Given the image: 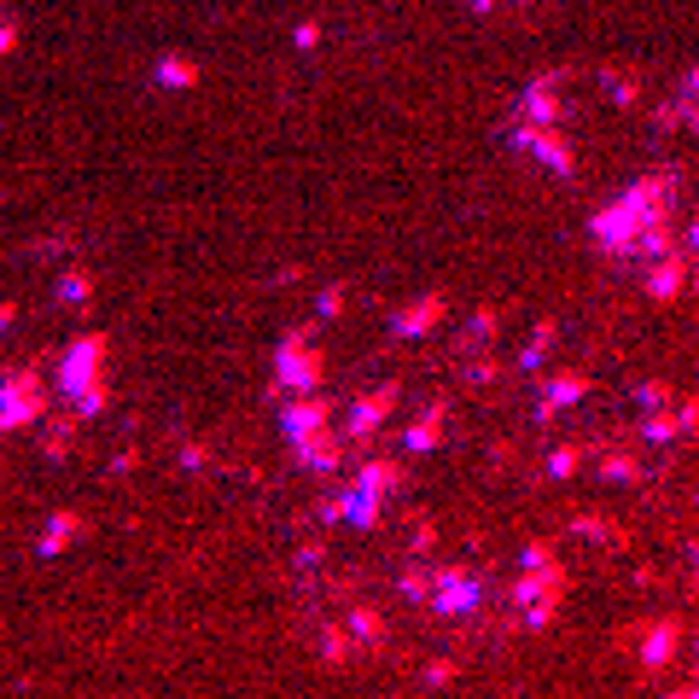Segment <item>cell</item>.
I'll use <instances>...</instances> for the list:
<instances>
[{
  "mask_svg": "<svg viewBox=\"0 0 699 699\" xmlns=\"http://www.w3.org/2000/svg\"><path fill=\"white\" fill-rule=\"evenodd\" d=\"M105 338L100 333H88V338H76L65 350V367H59V391H65L70 402H76V414H100L105 408Z\"/></svg>",
  "mask_w": 699,
  "mask_h": 699,
  "instance_id": "6da1fadb",
  "label": "cell"
},
{
  "mask_svg": "<svg viewBox=\"0 0 699 699\" xmlns=\"http://www.w3.org/2000/svg\"><path fill=\"white\" fill-rule=\"evenodd\" d=\"M41 414H47V385L35 379L30 367H24V373H6V379H0V437L35 426Z\"/></svg>",
  "mask_w": 699,
  "mask_h": 699,
  "instance_id": "7a4b0ae2",
  "label": "cell"
},
{
  "mask_svg": "<svg viewBox=\"0 0 699 699\" xmlns=\"http://www.w3.org/2000/svg\"><path fill=\"white\" fill-rule=\"evenodd\" d=\"M274 379H280V391H292V397L321 391V350H315L303 333H292L280 344V356H274Z\"/></svg>",
  "mask_w": 699,
  "mask_h": 699,
  "instance_id": "3957f363",
  "label": "cell"
},
{
  "mask_svg": "<svg viewBox=\"0 0 699 699\" xmlns=\"http://www.w3.org/2000/svg\"><path fill=\"white\" fill-rule=\"evenodd\" d=\"M443 612V618H466L472 606H478V583H472V571L449 566V571H432V595H426Z\"/></svg>",
  "mask_w": 699,
  "mask_h": 699,
  "instance_id": "277c9868",
  "label": "cell"
},
{
  "mask_svg": "<svg viewBox=\"0 0 699 699\" xmlns=\"http://www.w3.org/2000/svg\"><path fill=\"white\" fill-rule=\"evenodd\" d=\"M397 408V385H379V391H367V397L350 402V420H344V437H373L385 426V414Z\"/></svg>",
  "mask_w": 699,
  "mask_h": 699,
  "instance_id": "5b68a950",
  "label": "cell"
},
{
  "mask_svg": "<svg viewBox=\"0 0 699 699\" xmlns=\"http://www.w3.org/2000/svg\"><path fill=\"white\" fill-rule=\"evenodd\" d=\"M327 420H333V402H327V397H315V391H303V397H292V402H286V414H280V432H286L292 443H298V437L321 432Z\"/></svg>",
  "mask_w": 699,
  "mask_h": 699,
  "instance_id": "8992f818",
  "label": "cell"
},
{
  "mask_svg": "<svg viewBox=\"0 0 699 699\" xmlns=\"http://www.w3.org/2000/svg\"><path fill=\"white\" fill-rule=\"evenodd\" d=\"M292 449H298V461L309 466V472H321V478L344 466V437H333L327 426H321V432H309V437H298Z\"/></svg>",
  "mask_w": 699,
  "mask_h": 699,
  "instance_id": "52a82bcc",
  "label": "cell"
},
{
  "mask_svg": "<svg viewBox=\"0 0 699 699\" xmlns=\"http://www.w3.org/2000/svg\"><path fill=\"white\" fill-rule=\"evenodd\" d=\"M443 309H449V303L437 298V292H426V298H414L408 309H397L391 333H397V338H426V333L437 327V321H443Z\"/></svg>",
  "mask_w": 699,
  "mask_h": 699,
  "instance_id": "ba28073f",
  "label": "cell"
},
{
  "mask_svg": "<svg viewBox=\"0 0 699 699\" xmlns=\"http://www.w3.org/2000/svg\"><path fill=\"white\" fill-rule=\"evenodd\" d=\"M694 432V402H682V408H653L647 420H641V437L647 443H676V437H688Z\"/></svg>",
  "mask_w": 699,
  "mask_h": 699,
  "instance_id": "9c48e42d",
  "label": "cell"
},
{
  "mask_svg": "<svg viewBox=\"0 0 699 699\" xmlns=\"http://www.w3.org/2000/svg\"><path fill=\"white\" fill-rule=\"evenodd\" d=\"M402 484V466L391 461V455H373V461H362L356 466V478H350V490H362V496H391V490H397Z\"/></svg>",
  "mask_w": 699,
  "mask_h": 699,
  "instance_id": "30bf717a",
  "label": "cell"
},
{
  "mask_svg": "<svg viewBox=\"0 0 699 699\" xmlns=\"http://www.w3.org/2000/svg\"><path fill=\"white\" fill-rule=\"evenodd\" d=\"M676 647H682V624L676 618H659V624H647V641H641V665L647 670H665L676 659Z\"/></svg>",
  "mask_w": 699,
  "mask_h": 699,
  "instance_id": "8fae6325",
  "label": "cell"
},
{
  "mask_svg": "<svg viewBox=\"0 0 699 699\" xmlns=\"http://www.w3.org/2000/svg\"><path fill=\"white\" fill-rule=\"evenodd\" d=\"M583 397H589V373H577V367H571V373H554V379H548V397H542L536 414L554 420L560 408H571V402H583Z\"/></svg>",
  "mask_w": 699,
  "mask_h": 699,
  "instance_id": "7c38bea8",
  "label": "cell"
},
{
  "mask_svg": "<svg viewBox=\"0 0 699 699\" xmlns=\"http://www.w3.org/2000/svg\"><path fill=\"white\" fill-rule=\"evenodd\" d=\"M76 531H82V513L59 507V513L41 525V536H35V554H47V560H53V554H65L70 542H76Z\"/></svg>",
  "mask_w": 699,
  "mask_h": 699,
  "instance_id": "4fadbf2b",
  "label": "cell"
},
{
  "mask_svg": "<svg viewBox=\"0 0 699 699\" xmlns=\"http://www.w3.org/2000/svg\"><path fill=\"white\" fill-rule=\"evenodd\" d=\"M443 426H449V402H432V408H426V414H420V420L402 432V443H408L414 455H426V449H437V443H443Z\"/></svg>",
  "mask_w": 699,
  "mask_h": 699,
  "instance_id": "5bb4252c",
  "label": "cell"
},
{
  "mask_svg": "<svg viewBox=\"0 0 699 699\" xmlns=\"http://www.w3.org/2000/svg\"><path fill=\"white\" fill-rule=\"evenodd\" d=\"M519 146H531V152H536V158H542L548 169H554V175H571V146L560 140V134H548V129H525V134H519Z\"/></svg>",
  "mask_w": 699,
  "mask_h": 699,
  "instance_id": "9a60e30c",
  "label": "cell"
},
{
  "mask_svg": "<svg viewBox=\"0 0 699 699\" xmlns=\"http://www.w3.org/2000/svg\"><path fill=\"white\" fill-rule=\"evenodd\" d=\"M682 280H688V263H682L676 251H665V257H659V268L647 274V298H653V303H670L676 292H682Z\"/></svg>",
  "mask_w": 699,
  "mask_h": 699,
  "instance_id": "2e32d148",
  "label": "cell"
},
{
  "mask_svg": "<svg viewBox=\"0 0 699 699\" xmlns=\"http://www.w3.org/2000/svg\"><path fill=\"white\" fill-rule=\"evenodd\" d=\"M338 519H350L356 531H373L379 525V496H362V490H344V513Z\"/></svg>",
  "mask_w": 699,
  "mask_h": 699,
  "instance_id": "e0dca14e",
  "label": "cell"
},
{
  "mask_svg": "<svg viewBox=\"0 0 699 699\" xmlns=\"http://www.w3.org/2000/svg\"><path fill=\"white\" fill-rule=\"evenodd\" d=\"M344 630H350V641H362V647H373V641H385V618H379L373 606H356Z\"/></svg>",
  "mask_w": 699,
  "mask_h": 699,
  "instance_id": "ac0fdd59",
  "label": "cell"
},
{
  "mask_svg": "<svg viewBox=\"0 0 699 699\" xmlns=\"http://www.w3.org/2000/svg\"><path fill=\"white\" fill-rule=\"evenodd\" d=\"M560 600H566V595H536V600H525V630H548V624H554V612H560Z\"/></svg>",
  "mask_w": 699,
  "mask_h": 699,
  "instance_id": "d6986e66",
  "label": "cell"
},
{
  "mask_svg": "<svg viewBox=\"0 0 699 699\" xmlns=\"http://www.w3.org/2000/svg\"><path fill=\"white\" fill-rule=\"evenodd\" d=\"M635 472H641V466H635L630 449H618V455L600 461V478H606V484H635Z\"/></svg>",
  "mask_w": 699,
  "mask_h": 699,
  "instance_id": "ffe728a7",
  "label": "cell"
},
{
  "mask_svg": "<svg viewBox=\"0 0 699 699\" xmlns=\"http://www.w3.org/2000/svg\"><path fill=\"white\" fill-rule=\"evenodd\" d=\"M583 466V443H560L554 455H548V478H571Z\"/></svg>",
  "mask_w": 699,
  "mask_h": 699,
  "instance_id": "44dd1931",
  "label": "cell"
},
{
  "mask_svg": "<svg viewBox=\"0 0 699 699\" xmlns=\"http://www.w3.org/2000/svg\"><path fill=\"white\" fill-rule=\"evenodd\" d=\"M397 589H402V595H408V600H426V595H432V571L408 566V571H402V577H397Z\"/></svg>",
  "mask_w": 699,
  "mask_h": 699,
  "instance_id": "7402d4cb",
  "label": "cell"
},
{
  "mask_svg": "<svg viewBox=\"0 0 699 699\" xmlns=\"http://www.w3.org/2000/svg\"><path fill=\"white\" fill-rule=\"evenodd\" d=\"M350 647H356V641H350V630H327V635H321L327 665H344V659H350Z\"/></svg>",
  "mask_w": 699,
  "mask_h": 699,
  "instance_id": "603a6c76",
  "label": "cell"
},
{
  "mask_svg": "<svg viewBox=\"0 0 699 699\" xmlns=\"http://www.w3.org/2000/svg\"><path fill=\"white\" fill-rule=\"evenodd\" d=\"M158 76H164L169 88H187V82H193V65H187V59H169V65H158Z\"/></svg>",
  "mask_w": 699,
  "mask_h": 699,
  "instance_id": "cb8c5ba5",
  "label": "cell"
},
{
  "mask_svg": "<svg viewBox=\"0 0 699 699\" xmlns=\"http://www.w3.org/2000/svg\"><path fill=\"white\" fill-rule=\"evenodd\" d=\"M59 298L82 303V298H88V274H65V280H59Z\"/></svg>",
  "mask_w": 699,
  "mask_h": 699,
  "instance_id": "d4e9b609",
  "label": "cell"
},
{
  "mask_svg": "<svg viewBox=\"0 0 699 699\" xmlns=\"http://www.w3.org/2000/svg\"><path fill=\"white\" fill-rule=\"evenodd\" d=\"M548 344H554V327H536L531 350H525V367H536V362H542V356H548Z\"/></svg>",
  "mask_w": 699,
  "mask_h": 699,
  "instance_id": "484cf974",
  "label": "cell"
},
{
  "mask_svg": "<svg viewBox=\"0 0 699 699\" xmlns=\"http://www.w3.org/2000/svg\"><path fill=\"white\" fill-rule=\"evenodd\" d=\"M670 397H676V391H670L665 379H653V385H641V402H647V408H665Z\"/></svg>",
  "mask_w": 699,
  "mask_h": 699,
  "instance_id": "4316f807",
  "label": "cell"
},
{
  "mask_svg": "<svg viewBox=\"0 0 699 699\" xmlns=\"http://www.w3.org/2000/svg\"><path fill=\"white\" fill-rule=\"evenodd\" d=\"M548 560H554V548H548V542H531V548H525V566H548Z\"/></svg>",
  "mask_w": 699,
  "mask_h": 699,
  "instance_id": "83f0119b",
  "label": "cell"
},
{
  "mask_svg": "<svg viewBox=\"0 0 699 699\" xmlns=\"http://www.w3.org/2000/svg\"><path fill=\"white\" fill-rule=\"evenodd\" d=\"M338 303H344V286H327L321 292V315H338Z\"/></svg>",
  "mask_w": 699,
  "mask_h": 699,
  "instance_id": "f1b7e54d",
  "label": "cell"
},
{
  "mask_svg": "<svg viewBox=\"0 0 699 699\" xmlns=\"http://www.w3.org/2000/svg\"><path fill=\"white\" fill-rule=\"evenodd\" d=\"M449 676H455V665H443V659H437V665L426 670V682H432V688H443V682H449Z\"/></svg>",
  "mask_w": 699,
  "mask_h": 699,
  "instance_id": "f546056e",
  "label": "cell"
},
{
  "mask_svg": "<svg viewBox=\"0 0 699 699\" xmlns=\"http://www.w3.org/2000/svg\"><path fill=\"white\" fill-rule=\"evenodd\" d=\"M670 699H694V688H676V694H670Z\"/></svg>",
  "mask_w": 699,
  "mask_h": 699,
  "instance_id": "4dcf8cb0",
  "label": "cell"
}]
</instances>
